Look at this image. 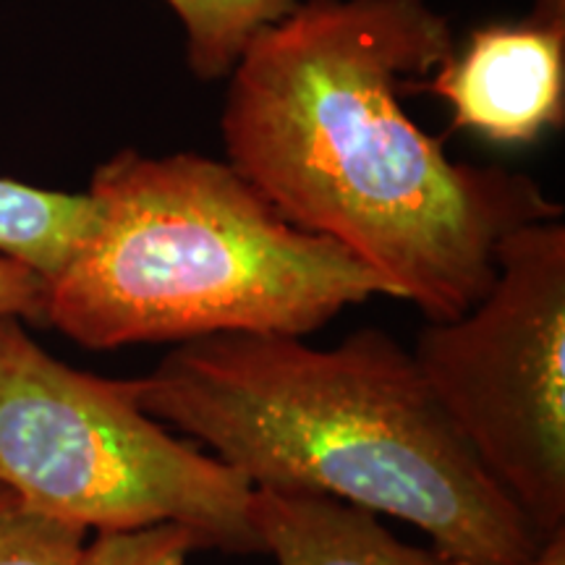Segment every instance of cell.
Returning <instances> with one entry per match:
<instances>
[{
  "instance_id": "obj_1",
  "label": "cell",
  "mask_w": 565,
  "mask_h": 565,
  "mask_svg": "<svg viewBox=\"0 0 565 565\" xmlns=\"http://www.w3.org/2000/svg\"><path fill=\"white\" fill-rule=\"evenodd\" d=\"M456 51L427 0H299L228 74L225 160L294 223L414 303L456 320L498 275V246L563 207L526 173L448 158L401 97Z\"/></svg>"
},
{
  "instance_id": "obj_2",
  "label": "cell",
  "mask_w": 565,
  "mask_h": 565,
  "mask_svg": "<svg viewBox=\"0 0 565 565\" xmlns=\"http://www.w3.org/2000/svg\"><path fill=\"white\" fill-rule=\"evenodd\" d=\"M139 404L254 490L404 521L454 565H529L547 545L387 330L359 328L333 349L265 333L181 343L139 377Z\"/></svg>"
},
{
  "instance_id": "obj_3",
  "label": "cell",
  "mask_w": 565,
  "mask_h": 565,
  "mask_svg": "<svg viewBox=\"0 0 565 565\" xmlns=\"http://www.w3.org/2000/svg\"><path fill=\"white\" fill-rule=\"evenodd\" d=\"M97 221L58 278L45 322L84 349L223 333L307 338L391 286L288 223L228 160L116 152L95 168Z\"/></svg>"
},
{
  "instance_id": "obj_4",
  "label": "cell",
  "mask_w": 565,
  "mask_h": 565,
  "mask_svg": "<svg viewBox=\"0 0 565 565\" xmlns=\"http://www.w3.org/2000/svg\"><path fill=\"white\" fill-rule=\"evenodd\" d=\"M0 487L95 534L189 529L200 550L252 555L254 487L139 404V377L63 364L0 317Z\"/></svg>"
},
{
  "instance_id": "obj_5",
  "label": "cell",
  "mask_w": 565,
  "mask_h": 565,
  "mask_svg": "<svg viewBox=\"0 0 565 565\" xmlns=\"http://www.w3.org/2000/svg\"><path fill=\"white\" fill-rule=\"evenodd\" d=\"M412 356L521 515L545 540L565 532V225L508 233L487 294L424 324Z\"/></svg>"
},
{
  "instance_id": "obj_6",
  "label": "cell",
  "mask_w": 565,
  "mask_h": 565,
  "mask_svg": "<svg viewBox=\"0 0 565 565\" xmlns=\"http://www.w3.org/2000/svg\"><path fill=\"white\" fill-rule=\"evenodd\" d=\"M414 89L440 97L456 131L534 145L565 124V24L536 13L487 21Z\"/></svg>"
},
{
  "instance_id": "obj_7",
  "label": "cell",
  "mask_w": 565,
  "mask_h": 565,
  "mask_svg": "<svg viewBox=\"0 0 565 565\" xmlns=\"http://www.w3.org/2000/svg\"><path fill=\"white\" fill-rule=\"evenodd\" d=\"M259 550L278 565H454L433 547L406 545L380 515L328 494L254 490Z\"/></svg>"
},
{
  "instance_id": "obj_8",
  "label": "cell",
  "mask_w": 565,
  "mask_h": 565,
  "mask_svg": "<svg viewBox=\"0 0 565 565\" xmlns=\"http://www.w3.org/2000/svg\"><path fill=\"white\" fill-rule=\"evenodd\" d=\"M181 21L194 79L225 82L254 34L296 9L299 0H166Z\"/></svg>"
},
{
  "instance_id": "obj_9",
  "label": "cell",
  "mask_w": 565,
  "mask_h": 565,
  "mask_svg": "<svg viewBox=\"0 0 565 565\" xmlns=\"http://www.w3.org/2000/svg\"><path fill=\"white\" fill-rule=\"evenodd\" d=\"M87 532L45 519L0 487V565H79Z\"/></svg>"
},
{
  "instance_id": "obj_10",
  "label": "cell",
  "mask_w": 565,
  "mask_h": 565,
  "mask_svg": "<svg viewBox=\"0 0 565 565\" xmlns=\"http://www.w3.org/2000/svg\"><path fill=\"white\" fill-rule=\"evenodd\" d=\"M200 550L196 536L181 526H152L129 534H95L79 565H186Z\"/></svg>"
},
{
  "instance_id": "obj_11",
  "label": "cell",
  "mask_w": 565,
  "mask_h": 565,
  "mask_svg": "<svg viewBox=\"0 0 565 565\" xmlns=\"http://www.w3.org/2000/svg\"><path fill=\"white\" fill-rule=\"evenodd\" d=\"M53 228V202L45 189L0 179V257L26 259Z\"/></svg>"
},
{
  "instance_id": "obj_12",
  "label": "cell",
  "mask_w": 565,
  "mask_h": 565,
  "mask_svg": "<svg viewBox=\"0 0 565 565\" xmlns=\"http://www.w3.org/2000/svg\"><path fill=\"white\" fill-rule=\"evenodd\" d=\"M45 280L30 267L0 257V317H19L21 322H45Z\"/></svg>"
},
{
  "instance_id": "obj_13",
  "label": "cell",
  "mask_w": 565,
  "mask_h": 565,
  "mask_svg": "<svg viewBox=\"0 0 565 565\" xmlns=\"http://www.w3.org/2000/svg\"><path fill=\"white\" fill-rule=\"evenodd\" d=\"M529 565H565V532L547 540V545L540 550V555Z\"/></svg>"
},
{
  "instance_id": "obj_14",
  "label": "cell",
  "mask_w": 565,
  "mask_h": 565,
  "mask_svg": "<svg viewBox=\"0 0 565 565\" xmlns=\"http://www.w3.org/2000/svg\"><path fill=\"white\" fill-rule=\"evenodd\" d=\"M532 13L550 21H561L565 24V0H534Z\"/></svg>"
}]
</instances>
